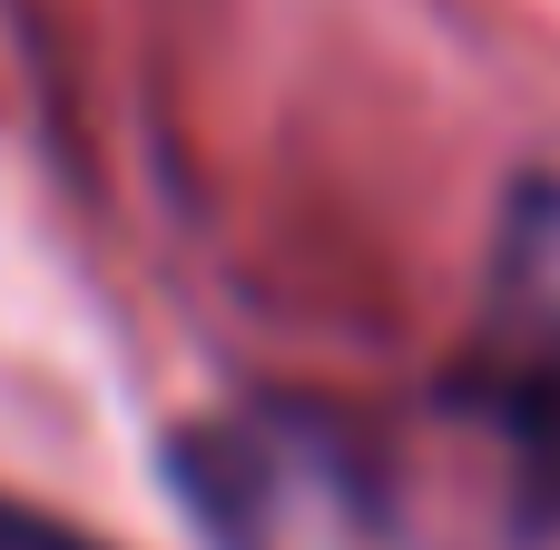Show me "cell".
<instances>
[{
    "instance_id": "1",
    "label": "cell",
    "mask_w": 560,
    "mask_h": 550,
    "mask_svg": "<svg viewBox=\"0 0 560 550\" xmlns=\"http://www.w3.org/2000/svg\"><path fill=\"white\" fill-rule=\"evenodd\" d=\"M453 403L512 453L532 512H560V177L532 167L502 197L482 315L453 364Z\"/></svg>"
},
{
    "instance_id": "2",
    "label": "cell",
    "mask_w": 560,
    "mask_h": 550,
    "mask_svg": "<svg viewBox=\"0 0 560 550\" xmlns=\"http://www.w3.org/2000/svg\"><path fill=\"white\" fill-rule=\"evenodd\" d=\"M187 502L226 550H374L364 453L325 413H246L207 423L187 453Z\"/></svg>"
},
{
    "instance_id": "3",
    "label": "cell",
    "mask_w": 560,
    "mask_h": 550,
    "mask_svg": "<svg viewBox=\"0 0 560 550\" xmlns=\"http://www.w3.org/2000/svg\"><path fill=\"white\" fill-rule=\"evenodd\" d=\"M0 550H108L98 531L59 522V512H30V502H0Z\"/></svg>"
}]
</instances>
